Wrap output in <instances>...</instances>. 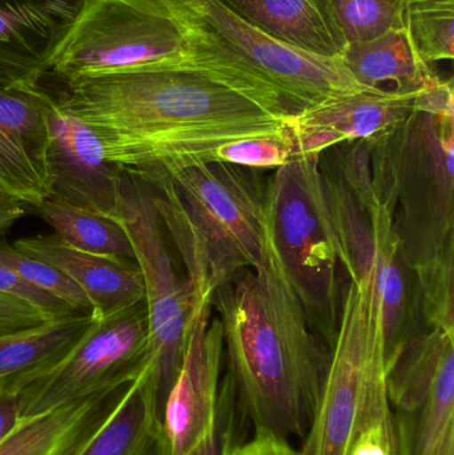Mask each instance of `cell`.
<instances>
[{
  "label": "cell",
  "mask_w": 454,
  "mask_h": 455,
  "mask_svg": "<svg viewBox=\"0 0 454 455\" xmlns=\"http://www.w3.org/2000/svg\"><path fill=\"white\" fill-rule=\"evenodd\" d=\"M55 98L93 131L123 172L211 163L227 141L287 131L276 116L192 61L63 82Z\"/></svg>",
  "instance_id": "obj_1"
},
{
  "label": "cell",
  "mask_w": 454,
  "mask_h": 455,
  "mask_svg": "<svg viewBox=\"0 0 454 455\" xmlns=\"http://www.w3.org/2000/svg\"><path fill=\"white\" fill-rule=\"evenodd\" d=\"M212 307L223 329L228 382L255 432L304 440L319 405L331 347L312 326L269 227L263 262L220 283Z\"/></svg>",
  "instance_id": "obj_2"
},
{
  "label": "cell",
  "mask_w": 454,
  "mask_h": 455,
  "mask_svg": "<svg viewBox=\"0 0 454 455\" xmlns=\"http://www.w3.org/2000/svg\"><path fill=\"white\" fill-rule=\"evenodd\" d=\"M135 176L154 191L160 220L186 265L195 299H212L235 273L263 262L267 186L258 170L211 162Z\"/></svg>",
  "instance_id": "obj_3"
},
{
  "label": "cell",
  "mask_w": 454,
  "mask_h": 455,
  "mask_svg": "<svg viewBox=\"0 0 454 455\" xmlns=\"http://www.w3.org/2000/svg\"><path fill=\"white\" fill-rule=\"evenodd\" d=\"M380 147L402 208L394 232L418 275L424 320L454 333V114L415 109Z\"/></svg>",
  "instance_id": "obj_4"
},
{
  "label": "cell",
  "mask_w": 454,
  "mask_h": 455,
  "mask_svg": "<svg viewBox=\"0 0 454 455\" xmlns=\"http://www.w3.org/2000/svg\"><path fill=\"white\" fill-rule=\"evenodd\" d=\"M186 31L191 61L288 117L365 90L340 58H322L284 44L240 18L220 0H162Z\"/></svg>",
  "instance_id": "obj_5"
},
{
  "label": "cell",
  "mask_w": 454,
  "mask_h": 455,
  "mask_svg": "<svg viewBox=\"0 0 454 455\" xmlns=\"http://www.w3.org/2000/svg\"><path fill=\"white\" fill-rule=\"evenodd\" d=\"M392 414L375 267L344 291L327 376L300 455H351L362 433L392 421Z\"/></svg>",
  "instance_id": "obj_6"
},
{
  "label": "cell",
  "mask_w": 454,
  "mask_h": 455,
  "mask_svg": "<svg viewBox=\"0 0 454 455\" xmlns=\"http://www.w3.org/2000/svg\"><path fill=\"white\" fill-rule=\"evenodd\" d=\"M267 218L312 326L332 349L340 320V259L320 155L292 157L277 168L267 186Z\"/></svg>",
  "instance_id": "obj_7"
},
{
  "label": "cell",
  "mask_w": 454,
  "mask_h": 455,
  "mask_svg": "<svg viewBox=\"0 0 454 455\" xmlns=\"http://www.w3.org/2000/svg\"><path fill=\"white\" fill-rule=\"evenodd\" d=\"M191 61L186 31L162 0H80L45 63L61 79Z\"/></svg>",
  "instance_id": "obj_8"
},
{
  "label": "cell",
  "mask_w": 454,
  "mask_h": 455,
  "mask_svg": "<svg viewBox=\"0 0 454 455\" xmlns=\"http://www.w3.org/2000/svg\"><path fill=\"white\" fill-rule=\"evenodd\" d=\"M130 235L144 285L148 325V377L160 416L183 358L187 326L194 307L188 280H181L163 235L149 184L123 172L119 211L115 216Z\"/></svg>",
  "instance_id": "obj_9"
},
{
  "label": "cell",
  "mask_w": 454,
  "mask_h": 455,
  "mask_svg": "<svg viewBox=\"0 0 454 455\" xmlns=\"http://www.w3.org/2000/svg\"><path fill=\"white\" fill-rule=\"evenodd\" d=\"M147 365L148 325L144 302L98 317L58 366L19 393L21 421L136 381Z\"/></svg>",
  "instance_id": "obj_10"
},
{
  "label": "cell",
  "mask_w": 454,
  "mask_h": 455,
  "mask_svg": "<svg viewBox=\"0 0 454 455\" xmlns=\"http://www.w3.org/2000/svg\"><path fill=\"white\" fill-rule=\"evenodd\" d=\"M211 312L212 299H194L180 369L163 417L171 455L192 453L218 427L223 329Z\"/></svg>",
  "instance_id": "obj_11"
},
{
  "label": "cell",
  "mask_w": 454,
  "mask_h": 455,
  "mask_svg": "<svg viewBox=\"0 0 454 455\" xmlns=\"http://www.w3.org/2000/svg\"><path fill=\"white\" fill-rule=\"evenodd\" d=\"M47 164L51 194L115 219L123 171L107 159L93 131L61 109L53 96L48 108Z\"/></svg>",
  "instance_id": "obj_12"
},
{
  "label": "cell",
  "mask_w": 454,
  "mask_h": 455,
  "mask_svg": "<svg viewBox=\"0 0 454 455\" xmlns=\"http://www.w3.org/2000/svg\"><path fill=\"white\" fill-rule=\"evenodd\" d=\"M418 92L362 90L287 119L293 157L320 155L341 143L391 135L415 111Z\"/></svg>",
  "instance_id": "obj_13"
},
{
  "label": "cell",
  "mask_w": 454,
  "mask_h": 455,
  "mask_svg": "<svg viewBox=\"0 0 454 455\" xmlns=\"http://www.w3.org/2000/svg\"><path fill=\"white\" fill-rule=\"evenodd\" d=\"M51 100L52 96L39 84L0 87V186L34 208L51 194L47 164Z\"/></svg>",
  "instance_id": "obj_14"
},
{
  "label": "cell",
  "mask_w": 454,
  "mask_h": 455,
  "mask_svg": "<svg viewBox=\"0 0 454 455\" xmlns=\"http://www.w3.org/2000/svg\"><path fill=\"white\" fill-rule=\"evenodd\" d=\"M77 4L72 7L68 0H0V87L39 84L48 56Z\"/></svg>",
  "instance_id": "obj_15"
},
{
  "label": "cell",
  "mask_w": 454,
  "mask_h": 455,
  "mask_svg": "<svg viewBox=\"0 0 454 455\" xmlns=\"http://www.w3.org/2000/svg\"><path fill=\"white\" fill-rule=\"evenodd\" d=\"M12 245L71 278L84 291L99 318L144 302L143 277L135 259L85 253L67 245L56 235L21 237Z\"/></svg>",
  "instance_id": "obj_16"
},
{
  "label": "cell",
  "mask_w": 454,
  "mask_h": 455,
  "mask_svg": "<svg viewBox=\"0 0 454 455\" xmlns=\"http://www.w3.org/2000/svg\"><path fill=\"white\" fill-rule=\"evenodd\" d=\"M394 218V211L386 204L370 213L376 246V285L383 313L386 371L408 342L426 328L418 275L402 254Z\"/></svg>",
  "instance_id": "obj_17"
},
{
  "label": "cell",
  "mask_w": 454,
  "mask_h": 455,
  "mask_svg": "<svg viewBox=\"0 0 454 455\" xmlns=\"http://www.w3.org/2000/svg\"><path fill=\"white\" fill-rule=\"evenodd\" d=\"M133 382L23 419L15 432L0 443V455H79L119 408Z\"/></svg>",
  "instance_id": "obj_18"
},
{
  "label": "cell",
  "mask_w": 454,
  "mask_h": 455,
  "mask_svg": "<svg viewBox=\"0 0 454 455\" xmlns=\"http://www.w3.org/2000/svg\"><path fill=\"white\" fill-rule=\"evenodd\" d=\"M268 36L322 58H340L346 44L332 0H220Z\"/></svg>",
  "instance_id": "obj_19"
},
{
  "label": "cell",
  "mask_w": 454,
  "mask_h": 455,
  "mask_svg": "<svg viewBox=\"0 0 454 455\" xmlns=\"http://www.w3.org/2000/svg\"><path fill=\"white\" fill-rule=\"evenodd\" d=\"M98 315H66L19 333L0 336V395H19L58 366L82 341Z\"/></svg>",
  "instance_id": "obj_20"
},
{
  "label": "cell",
  "mask_w": 454,
  "mask_h": 455,
  "mask_svg": "<svg viewBox=\"0 0 454 455\" xmlns=\"http://www.w3.org/2000/svg\"><path fill=\"white\" fill-rule=\"evenodd\" d=\"M340 59L354 82L367 90L420 92L434 75L418 55L407 28L348 44Z\"/></svg>",
  "instance_id": "obj_21"
},
{
  "label": "cell",
  "mask_w": 454,
  "mask_h": 455,
  "mask_svg": "<svg viewBox=\"0 0 454 455\" xmlns=\"http://www.w3.org/2000/svg\"><path fill=\"white\" fill-rule=\"evenodd\" d=\"M79 455H171L164 422L146 373L133 382L119 408Z\"/></svg>",
  "instance_id": "obj_22"
},
{
  "label": "cell",
  "mask_w": 454,
  "mask_h": 455,
  "mask_svg": "<svg viewBox=\"0 0 454 455\" xmlns=\"http://www.w3.org/2000/svg\"><path fill=\"white\" fill-rule=\"evenodd\" d=\"M320 171L338 241L339 259L352 283H362L376 267L375 235L370 213L325 151L320 154Z\"/></svg>",
  "instance_id": "obj_23"
},
{
  "label": "cell",
  "mask_w": 454,
  "mask_h": 455,
  "mask_svg": "<svg viewBox=\"0 0 454 455\" xmlns=\"http://www.w3.org/2000/svg\"><path fill=\"white\" fill-rule=\"evenodd\" d=\"M394 455H454V357L431 395L412 411H394Z\"/></svg>",
  "instance_id": "obj_24"
},
{
  "label": "cell",
  "mask_w": 454,
  "mask_h": 455,
  "mask_svg": "<svg viewBox=\"0 0 454 455\" xmlns=\"http://www.w3.org/2000/svg\"><path fill=\"white\" fill-rule=\"evenodd\" d=\"M450 357H454V333L426 326L413 337L386 369V392L392 408L412 411L423 405Z\"/></svg>",
  "instance_id": "obj_25"
},
{
  "label": "cell",
  "mask_w": 454,
  "mask_h": 455,
  "mask_svg": "<svg viewBox=\"0 0 454 455\" xmlns=\"http://www.w3.org/2000/svg\"><path fill=\"white\" fill-rule=\"evenodd\" d=\"M35 211L71 248L96 256L135 259L130 235L116 219L71 204L53 194Z\"/></svg>",
  "instance_id": "obj_26"
},
{
  "label": "cell",
  "mask_w": 454,
  "mask_h": 455,
  "mask_svg": "<svg viewBox=\"0 0 454 455\" xmlns=\"http://www.w3.org/2000/svg\"><path fill=\"white\" fill-rule=\"evenodd\" d=\"M407 29L426 66L454 58V0H408Z\"/></svg>",
  "instance_id": "obj_27"
},
{
  "label": "cell",
  "mask_w": 454,
  "mask_h": 455,
  "mask_svg": "<svg viewBox=\"0 0 454 455\" xmlns=\"http://www.w3.org/2000/svg\"><path fill=\"white\" fill-rule=\"evenodd\" d=\"M407 3L408 0H332V10L348 45L407 28Z\"/></svg>",
  "instance_id": "obj_28"
},
{
  "label": "cell",
  "mask_w": 454,
  "mask_h": 455,
  "mask_svg": "<svg viewBox=\"0 0 454 455\" xmlns=\"http://www.w3.org/2000/svg\"><path fill=\"white\" fill-rule=\"evenodd\" d=\"M0 267L12 270L35 288L58 297L80 315L92 313L90 299L71 278L67 277L58 267L21 253L3 238H0Z\"/></svg>",
  "instance_id": "obj_29"
},
{
  "label": "cell",
  "mask_w": 454,
  "mask_h": 455,
  "mask_svg": "<svg viewBox=\"0 0 454 455\" xmlns=\"http://www.w3.org/2000/svg\"><path fill=\"white\" fill-rule=\"evenodd\" d=\"M293 157L290 132L250 136L227 141L213 149L211 162L228 163L252 170L280 168Z\"/></svg>",
  "instance_id": "obj_30"
},
{
  "label": "cell",
  "mask_w": 454,
  "mask_h": 455,
  "mask_svg": "<svg viewBox=\"0 0 454 455\" xmlns=\"http://www.w3.org/2000/svg\"><path fill=\"white\" fill-rule=\"evenodd\" d=\"M0 294L27 302L52 318L66 317L77 313L58 297L42 289L35 288L31 283L19 277L15 272L4 267H0Z\"/></svg>",
  "instance_id": "obj_31"
},
{
  "label": "cell",
  "mask_w": 454,
  "mask_h": 455,
  "mask_svg": "<svg viewBox=\"0 0 454 455\" xmlns=\"http://www.w3.org/2000/svg\"><path fill=\"white\" fill-rule=\"evenodd\" d=\"M53 320L27 302L0 294V336L36 328Z\"/></svg>",
  "instance_id": "obj_32"
},
{
  "label": "cell",
  "mask_w": 454,
  "mask_h": 455,
  "mask_svg": "<svg viewBox=\"0 0 454 455\" xmlns=\"http://www.w3.org/2000/svg\"><path fill=\"white\" fill-rule=\"evenodd\" d=\"M224 395L220 397V409H219V424L215 432L205 438L192 453L188 455H226L232 448V430L229 433L228 408H229V389L226 385Z\"/></svg>",
  "instance_id": "obj_33"
},
{
  "label": "cell",
  "mask_w": 454,
  "mask_h": 455,
  "mask_svg": "<svg viewBox=\"0 0 454 455\" xmlns=\"http://www.w3.org/2000/svg\"><path fill=\"white\" fill-rule=\"evenodd\" d=\"M226 455H300L290 440L271 432H255V437L239 446H232Z\"/></svg>",
  "instance_id": "obj_34"
},
{
  "label": "cell",
  "mask_w": 454,
  "mask_h": 455,
  "mask_svg": "<svg viewBox=\"0 0 454 455\" xmlns=\"http://www.w3.org/2000/svg\"><path fill=\"white\" fill-rule=\"evenodd\" d=\"M21 422L19 395H0V443H4Z\"/></svg>",
  "instance_id": "obj_35"
},
{
  "label": "cell",
  "mask_w": 454,
  "mask_h": 455,
  "mask_svg": "<svg viewBox=\"0 0 454 455\" xmlns=\"http://www.w3.org/2000/svg\"><path fill=\"white\" fill-rule=\"evenodd\" d=\"M26 215L24 203L12 195L0 192V235L7 232L16 221Z\"/></svg>",
  "instance_id": "obj_36"
},
{
  "label": "cell",
  "mask_w": 454,
  "mask_h": 455,
  "mask_svg": "<svg viewBox=\"0 0 454 455\" xmlns=\"http://www.w3.org/2000/svg\"><path fill=\"white\" fill-rule=\"evenodd\" d=\"M0 192H5V191H4V188H3V187H2V186H0ZM5 194H7V192H5Z\"/></svg>",
  "instance_id": "obj_37"
}]
</instances>
